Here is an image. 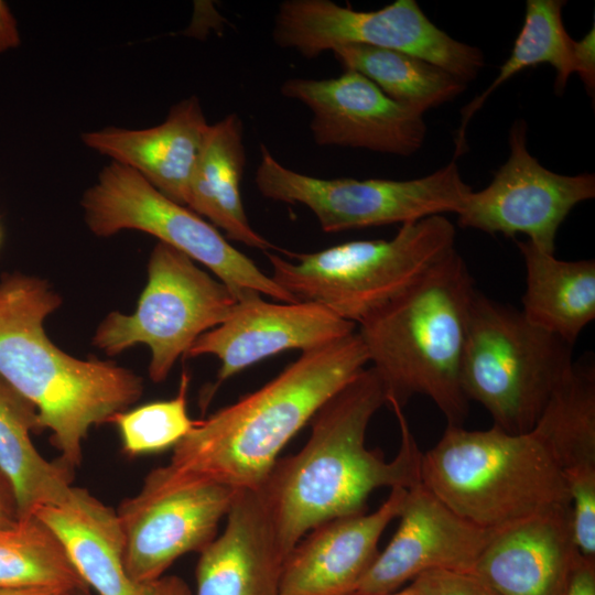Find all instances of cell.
I'll list each match as a JSON object with an SVG mask.
<instances>
[{
  "mask_svg": "<svg viewBox=\"0 0 595 595\" xmlns=\"http://www.w3.org/2000/svg\"><path fill=\"white\" fill-rule=\"evenodd\" d=\"M533 431L563 473L595 468V366L591 358L574 361Z\"/></svg>",
  "mask_w": 595,
  "mask_h": 595,
  "instance_id": "4316f807",
  "label": "cell"
},
{
  "mask_svg": "<svg viewBox=\"0 0 595 595\" xmlns=\"http://www.w3.org/2000/svg\"><path fill=\"white\" fill-rule=\"evenodd\" d=\"M475 292L455 248L359 324L357 333L382 382L386 404L404 408L413 396H425L447 425H464L469 401L461 370Z\"/></svg>",
  "mask_w": 595,
  "mask_h": 595,
  "instance_id": "277c9868",
  "label": "cell"
},
{
  "mask_svg": "<svg viewBox=\"0 0 595 595\" xmlns=\"http://www.w3.org/2000/svg\"><path fill=\"white\" fill-rule=\"evenodd\" d=\"M246 166L244 126L237 113L209 125L190 183L187 204L231 240L269 250L273 245L250 225L240 194Z\"/></svg>",
  "mask_w": 595,
  "mask_h": 595,
  "instance_id": "7402d4cb",
  "label": "cell"
},
{
  "mask_svg": "<svg viewBox=\"0 0 595 595\" xmlns=\"http://www.w3.org/2000/svg\"><path fill=\"white\" fill-rule=\"evenodd\" d=\"M34 516L55 532L88 588L98 595H194L175 575L133 580L126 569L116 511L85 489L75 487L67 502L41 507Z\"/></svg>",
  "mask_w": 595,
  "mask_h": 595,
  "instance_id": "ffe728a7",
  "label": "cell"
},
{
  "mask_svg": "<svg viewBox=\"0 0 595 595\" xmlns=\"http://www.w3.org/2000/svg\"><path fill=\"white\" fill-rule=\"evenodd\" d=\"M509 150L491 182L466 196L457 224L489 235L522 234L541 250L555 253L561 224L577 204L595 197V175H563L544 167L527 149L522 119L510 128Z\"/></svg>",
  "mask_w": 595,
  "mask_h": 595,
  "instance_id": "4fadbf2b",
  "label": "cell"
},
{
  "mask_svg": "<svg viewBox=\"0 0 595 595\" xmlns=\"http://www.w3.org/2000/svg\"><path fill=\"white\" fill-rule=\"evenodd\" d=\"M368 363L357 332L302 351L261 388L196 420L166 465L236 490L259 488L285 444Z\"/></svg>",
  "mask_w": 595,
  "mask_h": 595,
  "instance_id": "3957f363",
  "label": "cell"
},
{
  "mask_svg": "<svg viewBox=\"0 0 595 595\" xmlns=\"http://www.w3.org/2000/svg\"><path fill=\"white\" fill-rule=\"evenodd\" d=\"M332 53L344 71L364 75L388 97L421 115L455 99L466 88L445 69L399 51L346 45Z\"/></svg>",
  "mask_w": 595,
  "mask_h": 595,
  "instance_id": "484cf974",
  "label": "cell"
},
{
  "mask_svg": "<svg viewBox=\"0 0 595 595\" xmlns=\"http://www.w3.org/2000/svg\"><path fill=\"white\" fill-rule=\"evenodd\" d=\"M188 376L183 372L176 397L150 402L115 414L109 422L118 429L122 450L137 456L174 447L195 425L187 413Z\"/></svg>",
  "mask_w": 595,
  "mask_h": 595,
  "instance_id": "f1b7e54d",
  "label": "cell"
},
{
  "mask_svg": "<svg viewBox=\"0 0 595 595\" xmlns=\"http://www.w3.org/2000/svg\"><path fill=\"white\" fill-rule=\"evenodd\" d=\"M236 489L181 476L167 465L147 474L139 491L116 511L130 576L149 582L182 555L212 542Z\"/></svg>",
  "mask_w": 595,
  "mask_h": 595,
  "instance_id": "7c38bea8",
  "label": "cell"
},
{
  "mask_svg": "<svg viewBox=\"0 0 595 595\" xmlns=\"http://www.w3.org/2000/svg\"><path fill=\"white\" fill-rule=\"evenodd\" d=\"M356 324L310 302L272 303L260 293L238 300L228 318L201 335L186 357L212 355L220 360L209 396L239 371L275 354L302 351L355 333Z\"/></svg>",
  "mask_w": 595,
  "mask_h": 595,
  "instance_id": "2e32d148",
  "label": "cell"
},
{
  "mask_svg": "<svg viewBox=\"0 0 595 595\" xmlns=\"http://www.w3.org/2000/svg\"><path fill=\"white\" fill-rule=\"evenodd\" d=\"M0 245H1V229H0Z\"/></svg>",
  "mask_w": 595,
  "mask_h": 595,
  "instance_id": "f35d334b",
  "label": "cell"
},
{
  "mask_svg": "<svg viewBox=\"0 0 595 595\" xmlns=\"http://www.w3.org/2000/svg\"><path fill=\"white\" fill-rule=\"evenodd\" d=\"M577 75L582 79L585 89L594 95L595 89V29L577 41Z\"/></svg>",
  "mask_w": 595,
  "mask_h": 595,
  "instance_id": "1f68e13d",
  "label": "cell"
},
{
  "mask_svg": "<svg viewBox=\"0 0 595 595\" xmlns=\"http://www.w3.org/2000/svg\"><path fill=\"white\" fill-rule=\"evenodd\" d=\"M564 6L563 0L527 1L524 21L509 57L500 66L494 82L462 111V122L455 137L454 160L465 149L466 127L470 118L499 86L518 72L539 64L551 65L556 73V94H561L570 76L577 73V41L573 40L564 28Z\"/></svg>",
  "mask_w": 595,
  "mask_h": 595,
  "instance_id": "d4e9b609",
  "label": "cell"
},
{
  "mask_svg": "<svg viewBox=\"0 0 595 595\" xmlns=\"http://www.w3.org/2000/svg\"><path fill=\"white\" fill-rule=\"evenodd\" d=\"M348 595H413V592H412V588L410 585H408L407 587L404 588H401V589H398V591H394V592H391V593H385V594H363V593H358V592H353Z\"/></svg>",
  "mask_w": 595,
  "mask_h": 595,
  "instance_id": "8d00e7d4",
  "label": "cell"
},
{
  "mask_svg": "<svg viewBox=\"0 0 595 595\" xmlns=\"http://www.w3.org/2000/svg\"><path fill=\"white\" fill-rule=\"evenodd\" d=\"M573 364L572 344L476 290L461 380L468 401L483 405L494 426L511 434L532 431Z\"/></svg>",
  "mask_w": 595,
  "mask_h": 595,
  "instance_id": "52a82bcc",
  "label": "cell"
},
{
  "mask_svg": "<svg viewBox=\"0 0 595 595\" xmlns=\"http://www.w3.org/2000/svg\"><path fill=\"white\" fill-rule=\"evenodd\" d=\"M74 592L56 587L0 588V595H73Z\"/></svg>",
  "mask_w": 595,
  "mask_h": 595,
  "instance_id": "d590c367",
  "label": "cell"
},
{
  "mask_svg": "<svg viewBox=\"0 0 595 595\" xmlns=\"http://www.w3.org/2000/svg\"><path fill=\"white\" fill-rule=\"evenodd\" d=\"M226 519L199 552L195 595H279L286 554L261 489L237 490Z\"/></svg>",
  "mask_w": 595,
  "mask_h": 595,
  "instance_id": "ac0fdd59",
  "label": "cell"
},
{
  "mask_svg": "<svg viewBox=\"0 0 595 595\" xmlns=\"http://www.w3.org/2000/svg\"><path fill=\"white\" fill-rule=\"evenodd\" d=\"M399 526L355 592L385 594L429 571L470 572L498 531L448 508L422 482L407 489Z\"/></svg>",
  "mask_w": 595,
  "mask_h": 595,
  "instance_id": "9a60e30c",
  "label": "cell"
},
{
  "mask_svg": "<svg viewBox=\"0 0 595 595\" xmlns=\"http://www.w3.org/2000/svg\"><path fill=\"white\" fill-rule=\"evenodd\" d=\"M386 403L380 378L372 367L365 368L317 410L305 445L273 465L259 488L286 555L315 527L365 512L374 490L409 489L421 482L423 452L403 408L389 405L401 437L391 461L365 444L371 418Z\"/></svg>",
  "mask_w": 595,
  "mask_h": 595,
  "instance_id": "6da1fadb",
  "label": "cell"
},
{
  "mask_svg": "<svg viewBox=\"0 0 595 595\" xmlns=\"http://www.w3.org/2000/svg\"><path fill=\"white\" fill-rule=\"evenodd\" d=\"M421 482L454 512L495 531L571 505L563 472L533 430L447 425L422 453Z\"/></svg>",
  "mask_w": 595,
  "mask_h": 595,
  "instance_id": "5b68a950",
  "label": "cell"
},
{
  "mask_svg": "<svg viewBox=\"0 0 595 595\" xmlns=\"http://www.w3.org/2000/svg\"><path fill=\"white\" fill-rule=\"evenodd\" d=\"M84 219L98 237L139 230L206 267L238 300L260 293L298 303L203 217L153 187L133 170L111 162L82 198Z\"/></svg>",
  "mask_w": 595,
  "mask_h": 595,
  "instance_id": "9c48e42d",
  "label": "cell"
},
{
  "mask_svg": "<svg viewBox=\"0 0 595 595\" xmlns=\"http://www.w3.org/2000/svg\"><path fill=\"white\" fill-rule=\"evenodd\" d=\"M526 267L521 313L532 325L574 345L595 318V261L561 260L517 240Z\"/></svg>",
  "mask_w": 595,
  "mask_h": 595,
  "instance_id": "603a6c76",
  "label": "cell"
},
{
  "mask_svg": "<svg viewBox=\"0 0 595 595\" xmlns=\"http://www.w3.org/2000/svg\"><path fill=\"white\" fill-rule=\"evenodd\" d=\"M21 44L17 20L9 6L0 0V54Z\"/></svg>",
  "mask_w": 595,
  "mask_h": 595,
  "instance_id": "e575fe53",
  "label": "cell"
},
{
  "mask_svg": "<svg viewBox=\"0 0 595 595\" xmlns=\"http://www.w3.org/2000/svg\"><path fill=\"white\" fill-rule=\"evenodd\" d=\"M274 43L304 58L346 45L399 51L451 73L465 84L484 67L482 51L437 28L415 0L359 11L329 0H285L272 30Z\"/></svg>",
  "mask_w": 595,
  "mask_h": 595,
  "instance_id": "8fae6325",
  "label": "cell"
},
{
  "mask_svg": "<svg viewBox=\"0 0 595 595\" xmlns=\"http://www.w3.org/2000/svg\"><path fill=\"white\" fill-rule=\"evenodd\" d=\"M62 304L41 278L6 274L0 281V378L36 410L41 430L69 470L80 464L89 430L137 402L144 390L134 371L110 360L80 359L46 335L45 318Z\"/></svg>",
  "mask_w": 595,
  "mask_h": 595,
  "instance_id": "7a4b0ae2",
  "label": "cell"
},
{
  "mask_svg": "<svg viewBox=\"0 0 595 595\" xmlns=\"http://www.w3.org/2000/svg\"><path fill=\"white\" fill-rule=\"evenodd\" d=\"M39 430L35 408L0 378V470L14 490L19 519L44 506L64 505L75 489L69 469L36 450L31 433Z\"/></svg>",
  "mask_w": 595,
  "mask_h": 595,
  "instance_id": "cb8c5ba5",
  "label": "cell"
},
{
  "mask_svg": "<svg viewBox=\"0 0 595 595\" xmlns=\"http://www.w3.org/2000/svg\"><path fill=\"white\" fill-rule=\"evenodd\" d=\"M18 521L19 512L14 490L0 470V531L14 526Z\"/></svg>",
  "mask_w": 595,
  "mask_h": 595,
  "instance_id": "836d02e7",
  "label": "cell"
},
{
  "mask_svg": "<svg viewBox=\"0 0 595 595\" xmlns=\"http://www.w3.org/2000/svg\"><path fill=\"white\" fill-rule=\"evenodd\" d=\"M407 494L392 488L370 513L324 522L303 537L285 558L279 595H348L376 561L379 540L398 518Z\"/></svg>",
  "mask_w": 595,
  "mask_h": 595,
  "instance_id": "e0dca14e",
  "label": "cell"
},
{
  "mask_svg": "<svg viewBox=\"0 0 595 595\" xmlns=\"http://www.w3.org/2000/svg\"><path fill=\"white\" fill-rule=\"evenodd\" d=\"M580 558L569 505L498 531L473 573L500 595H566Z\"/></svg>",
  "mask_w": 595,
  "mask_h": 595,
  "instance_id": "d6986e66",
  "label": "cell"
},
{
  "mask_svg": "<svg viewBox=\"0 0 595 595\" xmlns=\"http://www.w3.org/2000/svg\"><path fill=\"white\" fill-rule=\"evenodd\" d=\"M280 91L310 109L317 145L409 156L424 143L423 115L394 101L355 71L328 79L290 78Z\"/></svg>",
  "mask_w": 595,
  "mask_h": 595,
  "instance_id": "5bb4252c",
  "label": "cell"
},
{
  "mask_svg": "<svg viewBox=\"0 0 595 595\" xmlns=\"http://www.w3.org/2000/svg\"><path fill=\"white\" fill-rule=\"evenodd\" d=\"M455 227L443 215L402 224L391 239L353 240L329 248L268 252L272 280L298 302L321 305L360 324L455 249Z\"/></svg>",
  "mask_w": 595,
  "mask_h": 595,
  "instance_id": "8992f818",
  "label": "cell"
},
{
  "mask_svg": "<svg viewBox=\"0 0 595 595\" xmlns=\"http://www.w3.org/2000/svg\"><path fill=\"white\" fill-rule=\"evenodd\" d=\"M73 595H90L89 591H75Z\"/></svg>",
  "mask_w": 595,
  "mask_h": 595,
  "instance_id": "74e56055",
  "label": "cell"
},
{
  "mask_svg": "<svg viewBox=\"0 0 595 595\" xmlns=\"http://www.w3.org/2000/svg\"><path fill=\"white\" fill-rule=\"evenodd\" d=\"M89 591L55 532L36 516L0 531V588Z\"/></svg>",
  "mask_w": 595,
  "mask_h": 595,
  "instance_id": "83f0119b",
  "label": "cell"
},
{
  "mask_svg": "<svg viewBox=\"0 0 595 595\" xmlns=\"http://www.w3.org/2000/svg\"><path fill=\"white\" fill-rule=\"evenodd\" d=\"M413 595H500L470 572L429 571L409 584Z\"/></svg>",
  "mask_w": 595,
  "mask_h": 595,
  "instance_id": "4dcf8cb0",
  "label": "cell"
},
{
  "mask_svg": "<svg viewBox=\"0 0 595 595\" xmlns=\"http://www.w3.org/2000/svg\"><path fill=\"white\" fill-rule=\"evenodd\" d=\"M566 595H595V560L581 555Z\"/></svg>",
  "mask_w": 595,
  "mask_h": 595,
  "instance_id": "d6a6232c",
  "label": "cell"
},
{
  "mask_svg": "<svg viewBox=\"0 0 595 595\" xmlns=\"http://www.w3.org/2000/svg\"><path fill=\"white\" fill-rule=\"evenodd\" d=\"M208 127L199 99L191 96L175 104L155 127H106L86 132L82 139L86 147L133 170L163 195L186 206Z\"/></svg>",
  "mask_w": 595,
  "mask_h": 595,
  "instance_id": "44dd1931",
  "label": "cell"
},
{
  "mask_svg": "<svg viewBox=\"0 0 595 595\" xmlns=\"http://www.w3.org/2000/svg\"><path fill=\"white\" fill-rule=\"evenodd\" d=\"M147 270L134 312L107 314L91 343L108 356L147 345L149 377L162 382L201 335L228 318L238 299L224 282L163 242L152 249Z\"/></svg>",
  "mask_w": 595,
  "mask_h": 595,
  "instance_id": "ba28073f",
  "label": "cell"
},
{
  "mask_svg": "<svg viewBox=\"0 0 595 595\" xmlns=\"http://www.w3.org/2000/svg\"><path fill=\"white\" fill-rule=\"evenodd\" d=\"M255 184L271 201L302 204L325 232L457 214L472 191L455 160L412 180L320 178L291 170L261 144Z\"/></svg>",
  "mask_w": 595,
  "mask_h": 595,
  "instance_id": "30bf717a",
  "label": "cell"
},
{
  "mask_svg": "<svg viewBox=\"0 0 595 595\" xmlns=\"http://www.w3.org/2000/svg\"><path fill=\"white\" fill-rule=\"evenodd\" d=\"M563 476L576 548L582 556L595 560V468L569 470Z\"/></svg>",
  "mask_w": 595,
  "mask_h": 595,
  "instance_id": "f546056e",
  "label": "cell"
}]
</instances>
